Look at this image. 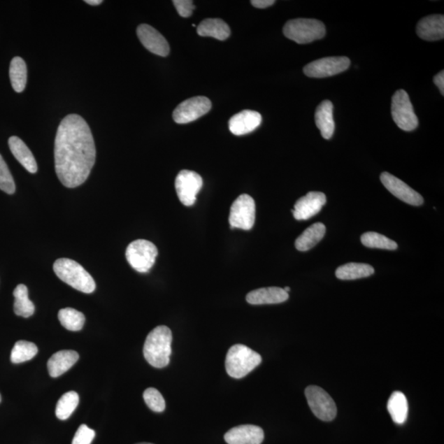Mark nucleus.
Returning a JSON list of instances; mask_svg holds the SVG:
<instances>
[{
	"instance_id": "nucleus-2",
	"label": "nucleus",
	"mask_w": 444,
	"mask_h": 444,
	"mask_svg": "<svg viewBox=\"0 0 444 444\" xmlns=\"http://www.w3.org/2000/svg\"><path fill=\"white\" fill-rule=\"evenodd\" d=\"M172 338L171 330L166 326H158L148 335L143 355L152 366L162 368L169 364Z\"/></svg>"
},
{
	"instance_id": "nucleus-35",
	"label": "nucleus",
	"mask_w": 444,
	"mask_h": 444,
	"mask_svg": "<svg viewBox=\"0 0 444 444\" xmlns=\"http://www.w3.org/2000/svg\"><path fill=\"white\" fill-rule=\"evenodd\" d=\"M96 436V432L87 427L86 424L80 425L74 436L72 444H91Z\"/></svg>"
},
{
	"instance_id": "nucleus-33",
	"label": "nucleus",
	"mask_w": 444,
	"mask_h": 444,
	"mask_svg": "<svg viewBox=\"0 0 444 444\" xmlns=\"http://www.w3.org/2000/svg\"><path fill=\"white\" fill-rule=\"evenodd\" d=\"M143 399L148 408L155 413H163L166 409V401L161 392L154 387H149L143 392Z\"/></svg>"
},
{
	"instance_id": "nucleus-37",
	"label": "nucleus",
	"mask_w": 444,
	"mask_h": 444,
	"mask_svg": "<svg viewBox=\"0 0 444 444\" xmlns=\"http://www.w3.org/2000/svg\"><path fill=\"white\" fill-rule=\"evenodd\" d=\"M252 6L258 8H266L273 6L274 0H252Z\"/></svg>"
},
{
	"instance_id": "nucleus-15",
	"label": "nucleus",
	"mask_w": 444,
	"mask_h": 444,
	"mask_svg": "<svg viewBox=\"0 0 444 444\" xmlns=\"http://www.w3.org/2000/svg\"><path fill=\"white\" fill-rule=\"evenodd\" d=\"M140 41L148 50L162 57L170 53V45L164 36L150 25L141 24L137 29Z\"/></svg>"
},
{
	"instance_id": "nucleus-19",
	"label": "nucleus",
	"mask_w": 444,
	"mask_h": 444,
	"mask_svg": "<svg viewBox=\"0 0 444 444\" xmlns=\"http://www.w3.org/2000/svg\"><path fill=\"white\" fill-rule=\"evenodd\" d=\"M417 32L420 38L428 41L443 39L444 37V16L431 15L422 18L418 22Z\"/></svg>"
},
{
	"instance_id": "nucleus-42",
	"label": "nucleus",
	"mask_w": 444,
	"mask_h": 444,
	"mask_svg": "<svg viewBox=\"0 0 444 444\" xmlns=\"http://www.w3.org/2000/svg\"><path fill=\"white\" fill-rule=\"evenodd\" d=\"M1 395H0V403H1Z\"/></svg>"
},
{
	"instance_id": "nucleus-23",
	"label": "nucleus",
	"mask_w": 444,
	"mask_h": 444,
	"mask_svg": "<svg viewBox=\"0 0 444 444\" xmlns=\"http://www.w3.org/2000/svg\"><path fill=\"white\" fill-rule=\"evenodd\" d=\"M197 32L201 36L213 37L219 41H225L231 35V29L227 23L219 18H208L201 22Z\"/></svg>"
},
{
	"instance_id": "nucleus-18",
	"label": "nucleus",
	"mask_w": 444,
	"mask_h": 444,
	"mask_svg": "<svg viewBox=\"0 0 444 444\" xmlns=\"http://www.w3.org/2000/svg\"><path fill=\"white\" fill-rule=\"evenodd\" d=\"M289 294L280 287H266L255 289L247 294L246 301L250 305H273L287 301Z\"/></svg>"
},
{
	"instance_id": "nucleus-34",
	"label": "nucleus",
	"mask_w": 444,
	"mask_h": 444,
	"mask_svg": "<svg viewBox=\"0 0 444 444\" xmlns=\"http://www.w3.org/2000/svg\"><path fill=\"white\" fill-rule=\"evenodd\" d=\"M0 189L8 194H13L16 190L13 178L1 155H0Z\"/></svg>"
},
{
	"instance_id": "nucleus-17",
	"label": "nucleus",
	"mask_w": 444,
	"mask_h": 444,
	"mask_svg": "<svg viewBox=\"0 0 444 444\" xmlns=\"http://www.w3.org/2000/svg\"><path fill=\"white\" fill-rule=\"evenodd\" d=\"M262 123V115L259 112L245 110L233 115L229 120V129L233 134L241 136L253 132Z\"/></svg>"
},
{
	"instance_id": "nucleus-21",
	"label": "nucleus",
	"mask_w": 444,
	"mask_h": 444,
	"mask_svg": "<svg viewBox=\"0 0 444 444\" xmlns=\"http://www.w3.org/2000/svg\"><path fill=\"white\" fill-rule=\"evenodd\" d=\"M315 124L320 130L322 137L330 139L335 131L334 105L330 101H322L315 111Z\"/></svg>"
},
{
	"instance_id": "nucleus-27",
	"label": "nucleus",
	"mask_w": 444,
	"mask_h": 444,
	"mask_svg": "<svg viewBox=\"0 0 444 444\" xmlns=\"http://www.w3.org/2000/svg\"><path fill=\"white\" fill-rule=\"evenodd\" d=\"M13 296L15 298L13 310L16 315L23 317H29L34 315L35 306L28 298V289L25 285H18L14 289Z\"/></svg>"
},
{
	"instance_id": "nucleus-3",
	"label": "nucleus",
	"mask_w": 444,
	"mask_h": 444,
	"mask_svg": "<svg viewBox=\"0 0 444 444\" xmlns=\"http://www.w3.org/2000/svg\"><path fill=\"white\" fill-rule=\"evenodd\" d=\"M54 272L64 282L78 291L91 294L96 289L94 279L76 261L59 259L55 262Z\"/></svg>"
},
{
	"instance_id": "nucleus-36",
	"label": "nucleus",
	"mask_w": 444,
	"mask_h": 444,
	"mask_svg": "<svg viewBox=\"0 0 444 444\" xmlns=\"http://www.w3.org/2000/svg\"><path fill=\"white\" fill-rule=\"evenodd\" d=\"M172 3H174L178 13L183 17H190L195 8L194 2L191 0H174Z\"/></svg>"
},
{
	"instance_id": "nucleus-29",
	"label": "nucleus",
	"mask_w": 444,
	"mask_h": 444,
	"mask_svg": "<svg viewBox=\"0 0 444 444\" xmlns=\"http://www.w3.org/2000/svg\"><path fill=\"white\" fill-rule=\"evenodd\" d=\"M58 317L60 324L69 331H80L85 324V316L73 308H62L59 312Z\"/></svg>"
},
{
	"instance_id": "nucleus-7",
	"label": "nucleus",
	"mask_w": 444,
	"mask_h": 444,
	"mask_svg": "<svg viewBox=\"0 0 444 444\" xmlns=\"http://www.w3.org/2000/svg\"><path fill=\"white\" fill-rule=\"evenodd\" d=\"M392 116L401 129L410 132L417 128V116L415 114L408 92L403 89L396 91L392 96Z\"/></svg>"
},
{
	"instance_id": "nucleus-10",
	"label": "nucleus",
	"mask_w": 444,
	"mask_h": 444,
	"mask_svg": "<svg viewBox=\"0 0 444 444\" xmlns=\"http://www.w3.org/2000/svg\"><path fill=\"white\" fill-rule=\"evenodd\" d=\"M175 185L178 198L181 203L186 207H191L197 199V195L202 189L203 181L198 173L184 170L176 176Z\"/></svg>"
},
{
	"instance_id": "nucleus-6",
	"label": "nucleus",
	"mask_w": 444,
	"mask_h": 444,
	"mask_svg": "<svg viewBox=\"0 0 444 444\" xmlns=\"http://www.w3.org/2000/svg\"><path fill=\"white\" fill-rule=\"evenodd\" d=\"M125 255L128 263L135 271L146 273L155 264L158 250L151 241L137 240L130 243Z\"/></svg>"
},
{
	"instance_id": "nucleus-28",
	"label": "nucleus",
	"mask_w": 444,
	"mask_h": 444,
	"mask_svg": "<svg viewBox=\"0 0 444 444\" xmlns=\"http://www.w3.org/2000/svg\"><path fill=\"white\" fill-rule=\"evenodd\" d=\"M9 77L14 91L22 92L24 91L27 80V64L22 58L15 57L12 59L9 68Z\"/></svg>"
},
{
	"instance_id": "nucleus-8",
	"label": "nucleus",
	"mask_w": 444,
	"mask_h": 444,
	"mask_svg": "<svg viewBox=\"0 0 444 444\" xmlns=\"http://www.w3.org/2000/svg\"><path fill=\"white\" fill-rule=\"evenodd\" d=\"M306 396L312 413L322 422L334 420L338 409L331 396L322 387L312 385L306 387Z\"/></svg>"
},
{
	"instance_id": "nucleus-9",
	"label": "nucleus",
	"mask_w": 444,
	"mask_h": 444,
	"mask_svg": "<svg viewBox=\"0 0 444 444\" xmlns=\"http://www.w3.org/2000/svg\"><path fill=\"white\" fill-rule=\"evenodd\" d=\"M256 206L253 198L248 194H241L231 208L230 222L232 229L238 228L249 231L253 228L255 222Z\"/></svg>"
},
{
	"instance_id": "nucleus-12",
	"label": "nucleus",
	"mask_w": 444,
	"mask_h": 444,
	"mask_svg": "<svg viewBox=\"0 0 444 444\" xmlns=\"http://www.w3.org/2000/svg\"><path fill=\"white\" fill-rule=\"evenodd\" d=\"M350 60L342 57H326L315 60L303 68V73L310 78H322L336 76L348 70Z\"/></svg>"
},
{
	"instance_id": "nucleus-25",
	"label": "nucleus",
	"mask_w": 444,
	"mask_h": 444,
	"mask_svg": "<svg viewBox=\"0 0 444 444\" xmlns=\"http://www.w3.org/2000/svg\"><path fill=\"white\" fill-rule=\"evenodd\" d=\"M387 410L394 423L403 424L406 422L408 415V403L403 392H392L387 401Z\"/></svg>"
},
{
	"instance_id": "nucleus-38",
	"label": "nucleus",
	"mask_w": 444,
	"mask_h": 444,
	"mask_svg": "<svg viewBox=\"0 0 444 444\" xmlns=\"http://www.w3.org/2000/svg\"><path fill=\"white\" fill-rule=\"evenodd\" d=\"M434 82L436 83V85L438 87L439 91H441V94L444 95V71H441L438 73L437 76H434Z\"/></svg>"
},
{
	"instance_id": "nucleus-41",
	"label": "nucleus",
	"mask_w": 444,
	"mask_h": 444,
	"mask_svg": "<svg viewBox=\"0 0 444 444\" xmlns=\"http://www.w3.org/2000/svg\"><path fill=\"white\" fill-rule=\"evenodd\" d=\"M137 444H153V443H137Z\"/></svg>"
},
{
	"instance_id": "nucleus-24",
	"label": "nucleus",
	"mask_w": 444,
	"mask_h": 444,
	"mask_svg": "<svg viewBox=\"0 0 444 444\" xmlns=\"http://www.w3.org/2000/svg\"><path fill=\"white\" fill-rule=\"evenodd\" d=\"M326 227L324 224L317 222L306 229L294 243L299 251H308L314 248L324 237Z\"/></svg>"
},
{
	"instance_id": "nucleus-22",
	"label": "nucleus",
	"mask_w": 444,
	"mask_h": 444,
	"mask_svg": "<svg viewBox=\"0 0 444 444\" xmlns=\"http://www.w3.org/2000/svg\"><path fill=\"white\" fill-rule=\"evenodd\" d=\"M8 146L14 157L28 172L35 174L38 171L34 154L22 139L16 136L11 137L8 139Z\"/></svg>"
},
{
	"instance_id": "nucleus-20",
	"label": "nucleus",
	"mask_w": 444,
	"mask_h": 444,
	"mask_svg": "<svg viewBox=\"0 0 444 444\" xmlns=\"http://www.w3.org/2000/svg\"><path fill=\"white\" fill-rule=\"evenodd\" d=\"M79 355L76 350H64L55 353L48 364L50 375L52 378L62 376L77 363Z\"/></svg>"
},
{
	"instance_id": "nucleus-39",
	"label": "nucleus",
	"mask_w": 444,
	"mask_h": 444,
	"mask_svg": "<svg viewBox=\"0 0 444 444\" xmlns=\"http://www.w3.org/2000/svg\"><path fill=\"white\" fill-rule=\"evenodd\" d=\"M102 2L101 0H86L85 1V3L92 6H100Z\"/></svg>"
},
{
	"instance_id": "nucleus-1",
	"label": "nucleus",
	"mask_w": 444,
	"mask_h": 444,
	"mask_svg": "<svg viewBox=\"0 0 444 444\" xmlns=\"http://www.w3.org/2000/svg\"><path fill=\"white\" fill-rule=\"evenodd\" d=\"M94 138L86 120L72 114L59 125L55 141V172L62 185L73 189L87 180L96 162Z\"/></svg>"
},
{
	"instance_id": "nucleus-16",
	"label": "nucleus",
	"mask_w": 444,
	"mask_h": 444,
	"mask_svg": "<svg viewBox=\"0 0 444 444\" xmlns=\"http://www.w3.org/2000/svg\"><path fill=\"white\" fill-rule=\"evenodd\" d=\"M224 438L228 444H261L264 432L256 425L244 424L230 429Z\"/></svg>"
},
{
	"instance_id": "nucleus-32",
	"label": "nucleus",
	"mask_w": 444,
	"mask_h": 444,
	"mask_svg": "<svg viewBox=\"0 0 444 444\" xmlns=\"http://www.w3.org/2000/svg\"><path fill=\"white\" fill-rule=\"evenodd\" d=\"M362 244L372 249H381L387 250H395L397 249V244L395 241L376 232H366L361 236Z\"/></svg>"
},
{
	"instance_id": "nucleus-4",
	"label": "nucleus",
	"mask_w": 444,
	"mask_h": 444,
	"mask_svg": "<svg viewBox=\"0 0 444 444\" xmlns=\"http://www.w3.org/2000/svg\"><path fill=\"white\" fill-rule=\"evenodd\" d=\"M261 362L262 357L259 353L245 345L236 344L228 350L226 369L231 377L241 378L249 375Z\"/></svg>"
},
{
	"instance_id": "nucleus-30",
	"label": "nucleus",
	"mask_w": 444,
	"mask_h": 444,
	"mask_svg": "<svg viewBox=\"0 0 444 444\" xmlns=\"http://www.w3.org/2000/svg\"><path fill=\"white\" fill-rule=\"evenodd\" d=\"M79 403V396L76 392L64 394L56 405L55 415L59 420H65L71 417Z\"/></svg>"
},
{
	"instance_id": "nucleus-40",
	"label": "nucleus",
	"mask_w": 444,
	"mask_h": 444,
	"mask_svg": "<svg viewBox=\"0 0 444 444\" xmlns=\"http://www.w3.org/2000/svg\"><path fill=\"white\" fill-rule=\"evenodd\" d=\"M284 291L289 293V292H291V288L287 287L284 288Z\"/></svg>"
},
{
	"instance_id": "nucleus-31",
	"label": "nucleus",
	"mask_w": 444,
	"mask_h": 444,
	"mask_svg": "<svg viewBox=\"0 0 444 444\" xmlns=\"http://www.w3.org/2000/svg\"><path fill=\"white\" fill-rule=\"evenodd\" d=\"M37 352L38 348L36 344L27 341H18L12 350L11 361L13 364H20L30 361L36 357Z\"/></svg>"
},
{
	"instance_id": "nucleus-13",
	"label": "nucleus",
	"mask_w": 444,
	"mask_h": 444,
	"mask_svg": "<svg viewBox=\"0 0 444 444\" xmlns=\"http://www.w3.org/2000/svg\"><path fill=\"white\" fill-rule=\"evenodd\" d=\"M380 180L385 188L395 197L404 203L413 206H422L424 203L422 196L411 189L403 180L387 172L382 173Z\"/></svg>"
},
{
	"instance_id": "nucleus-5",
	"label": "nucleus",
	"mask_w": 444,
	"mask_h": 444,
	"mask_svg": "<svg viewBox=\"0 0 444 444\" xmlns=\"http://www.w3.org/2000/svg\"><path fill=\"white\" fill-rule=\"evenodd\" d=\"M283 34L287 38L296 42L297 44H308L324 38L326 28L321 21L297 18L286 23L283 27Z\"/></svg>"
},
{
	"instance_id": "nucleus-11",
	"label": "nucleus",
	"mask_w": 444,
	"mask_h": 444,
	"mask_svg": "<svg viewBox=\"0 0 444 444\" xmlns=\"http://www.w3.org/2000/svg\"><path fill=\"white\" fill-rule=\"evenodd\" d=\"M212 102L208 97L195 96L181 102L173 112V119L177 124H189L208 113Z\"/></svg>"
},
{
	"instance_id": "nucleus-14",
	"label": "nucleus",
	"mask_w": 444,
	"mask_h": 444,
	"mask_svg": "<svg viewBox=\"0 0 444 444\" xmlns=\"http://www.w3.org/2000/svg\"><path fill=\"white\" fill-rule=\"evenodd\" d=\"M327 202L326 196L320 192H310L297 200L292 213L297 221H306L319 213Z\"/></svg>"
},
{
	"instance_id": "nucleus-26",
	"label": "nucleus",
	"mask_w": 444,
	"mask_h": 444,
	"mask_svg": "<svg viewBox=\"0 0 444 444\" xmlns=\"http://www.w3.org/2000/svg\"><path fill=\"white\" fill-rule=\"evenodd\" d=\"M375 273L371 265L350 263L339 266L336 271V277L340 280H357L368 278Z\"/></svg>"
}]
</instances>
